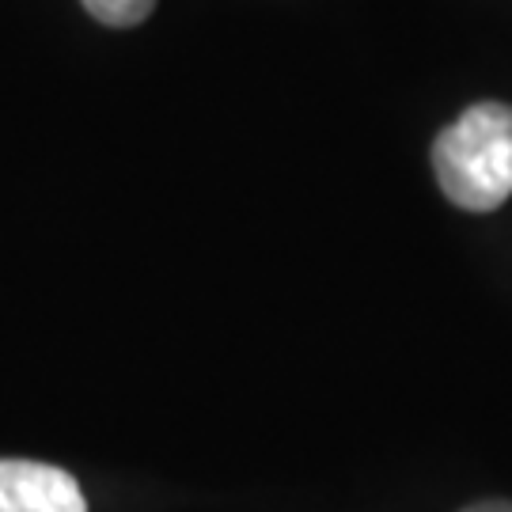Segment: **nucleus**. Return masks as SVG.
<instances>
[{"label": "nucleus", "mask_w": 512, "mask_h": 512, "mask_svg": "<svg viewBox=\"0 0 512 512\" xmlns=\"http://www.w3.org/2000/svg\"><path fill=\"white\" fill-rule=\"evenodd\" d=\"M433 171L448 202L490 213L512 198V107L475 103L433 145Z\"/></svg>", "instance_id": "obj_1"}, {"label": "nucleus", "mask_w": 512, "mask_h": 512, "mask_svg": "<svg viewBox=\"0 0 512 512\" xmlns=\"http://www.w3.org/2000/svg\"><path fill=\"white\" fill-rule=\"evenodd\" d=\"M0 512H88V501L61 467L0 459Z\"/></svg>", "instance_id": "obj_2"}, {"label": "nucleus", "mask_w": 512, "mask_h": 512, "mask_svg": "<svg viewBox=\"0 0 512 512\" xmlns=\"http://www.w3.org/2000/svg\"><path fill=\"white\" fill-rule=\"evenodd\" d=\"M84 8L107 27H137L152 16L156 0H84Z\"/></svg>", "instance_id": "obj_3"}, {"label": "nucleus", "mask_w": 512, "mask_h": 512, "mask_svg": "<svg viewBox=\"0 0 512 512\" xmlns=\"http://www.w3.org/2000/svg\"><path fill=\"white\" fill-rule=\"evenodd\" d=\"M467 512H512V501H482V505H471Z\"/></svg>", "instance_id": "obj_4"}]
</instances>
